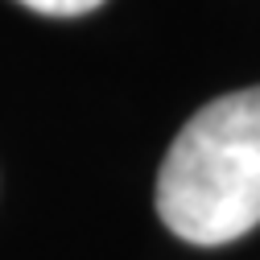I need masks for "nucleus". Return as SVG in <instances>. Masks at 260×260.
I'll use <instances>...</instances> for the list:
<instances>
[{"instance_id":"nucleus-1","label":"nucleus","mask_w":260,"mask_h":260,"mask_svg":"<svg viewBox=\"0 0 260 260\" xmlns=\"http://www.w3.org/2000/svg\"><path fill=\"white\" fill-rule=\"evenodd\" d=\"M157 215L199 248L260 223V87L219 95L186 120L157 174Z\"/></svg>"},{"instance_id":"nucleus-2","label":"nucleus","mask_w":260,"mask_h":260,"mask_svg":"<svg viewBox=\"0 0 260 260\" xmlns=\"http://www.w3.org/2000/svg\"><path fill=\"white\" fill-rule=\"evenodd\" d=\"M21 5L34 13H46V17H83L91 9H100L104 0H21Z\"/></svg>"}]
</instances>
